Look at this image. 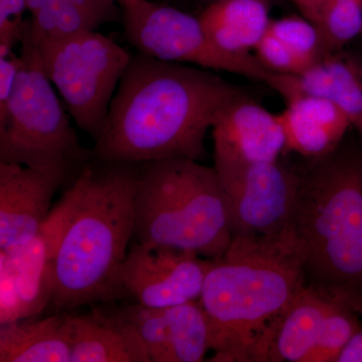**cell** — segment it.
Wrapping results in <instances>:
<instances>
[{
	"label": "cell",
	"instance_id": "1",
	"mask_svg": "<svg viewBox=\"0 0 362 362\" xmlns=\"http://www.w3.org/2000/svg\"><path fill=\"white\" fill-rule=\"evenodd\" d=\"M245 94L206 69L139 52L119 83L92 158L124 164L202 161L207 133L226 107Z\"/></svg>",
	"mask_w": 362,
	"mask_h": 362
},
{
	"label": "cell",
	"instance_id": "2",
	"mask_svg": "<svg viewBox=\"0 0 362 362\" xmlns=\"http://www.w3.org/2000/svg\"><path fill=\"white\" fill-rule=\"evenodd\" d=\"M305 284L293 230L233 237L214 259L199 299L213 330L211 361L265 362L272 326Z\"/></svg>",
	"mask_w": 362,
	"mask_h": 362
},
{
	"label": "cell",
	"instance_id": "3",
	"mask_svg": "<svg viewBox=\"0 0 362 362\" xmlns=\"http://www.w3.org/2000/svg\"><path fill=\"white\" fill-rule=\"evenodd\" d=\"M292 230L307 284L362 316V144L300 163Z\"/></svg>",
	"mask_w": 362,
	"mask_h": 362
},
{
	"label": "cell",
	"instance_id": "4",
	"mask_svg": "<svg viewBox=\"0 0 362 362\" xmlns=\"http://www.w3.org/2000/svg\"><path fill=\"white\" fill-rule=\"evenodd\" d=\"M96 161V160H95ZM140 164H85L74 182L75 209L59 240L51 305L56 311L110 302L134 235Z\"/></svg>",
	"mask_w": 362,
	"mask_h": 362
},
{
	"label": "cell",
	"instance_id": "5",
	"mask_svg": "<svg viewBox=\"0 0 362 362\" xmlns=\"http://www.w3.org/2000/svg\"><path fill=\"white\" fill-rule=\"evenodd\" d=\"M233 237L216 168L173 158L140 164L133 242L214 259Z\"/></svg>",
	"mask_w": 362,
	"mask_h": 362
},
{
	"label": "cell",
	"instance_id": "6",
	"mask_svg": "<svg viewBox=\"0 0 362 362\" xmlns=\"http://www.w3.org/2000/svg\"><path fill=\"white\" fill-rule=\"evenodd\" d=\"M21 45L16 84L6 103L0 106V162L33 168L87 163L92 151L81 145L52 89L30 21H26Z\"/></svg>",
	"mask_w": 362,
	"mask_h": 362
},
{
	"label": "cell",
	"instance_id": "7",
	"mask_svg": "<svg viewBox=\"0 0 362 362\" xmlns=\"http://www.w3.org/2000/svg\"><path fill=\"white\" fill-rule=\"evenodd\" d=\"M35 42L45 73L69 113L95 141L132 57L96 30Z\"/></svg>",
	"mask_w": 362,
	"mask_h": 362
},
{
	"label": "cell",
	"instance_id": "8",
	"mask_svg": "<svg viewBox=\"0 0 362 362\" xmlns=\"http://www.w3.org/2000/svg\"><path fill=\"white\" fill-rule=\"evenodd\" d=\"M118 4L124 37L140 54L168 63L226 71L264 84L274 74L254 54L232 56L221 52L207 37L199 18L192 14L150 0H120Z\"/></svg>",
	"mask_w": 362,
	"mask_h": 362
},
{
	"label": "cell",
	"instance_id": "9",
	"mask_svg": "<svg viewBox=\"0 0 362 362\" xmlns=\"http://www.w3.org/2000/svg\"><path fill=\"white\" fill-rule=\"evenodd\" d=\"M279 160L216 169L232 237H277L292 230L300 163Z\"/></svg>",
	"mask_w": 362,
	"mask_h": 362
},
{
	"label": "cell",
	"instance_id": "10",
	"mask_svg": "<svg viewBox=\"0 0 362 362\" xmlns=\"http://www.w3.org/2000/svg\"><path fill=\"white\" fill-rule=\"evenodd\" d=\"M76 199L73 185L35 238L11 254L0 251V325L39 317L51 305L54 257Z\"/></svg>",
	"mask_w": 362,
	"mask_h": 362
},
{
	"label": "cell",
	"instance_id": "11",
	"mask_svg": "<svg viewBox=\"0 0 362 362\" xmlns=\"http://www.w3.org/2000/svg\"><path fill=\"white\" fill-rule=\"evenodd\" d=\"M213 264L194 252L133 242L121 269L119 291L150 308L199 301Z\"/></svg>",
	"mask_w": 362,
	"mask_h": 362
},
{
	"label": "cell",
	"instance_id": "12",
	"mask_svg": "<svg viewBox=\"0 0 362 362\" xmlns=\"http://www.w3.org/2000/svg\"><path fill=\"white\" fill-rule=\"evenodd\" d=\"M76 164L33 168L0 162V251L16 252L40 232Z\"/></svg>",
	"mask_w": 362,
	"mask_h": 362
},
{
	"label": "cell",
	"instance_id": "13",
	"mask_svg": "<svg viewBox=\"0 0 362 362\" xmlns=\"http://www.w3.org/2000/svg\"><path fill=\"white\" fill-rule=\"evenodd\" d=\"M211 135L216 169L243 168L285 156L280 116L247 94L226 107L214 123Z\"/></svg>",
	"mask_w": 362,
	"mask_h": 362
},
{
	"label": "cell",
	"instance_id": "14",
	"mask_svg": "<svg viewBox=\"0 0 362 362\" xmlns=\"http://www.w3.org/2000/svg\"><path fill=\"white\" fill-rule=\"evenodd\" d=\"M266 85L284 100L298 95L327 100L354 126L362 120V59L344 49L327 52L299 75L273 74Z\"/></svg>",
	"mask_w": 362,
	"mask_h": 362
},
{
	"label": "cell",
	"instance_id": "15",
	"mask_svg": "<svg viewBox=\"0 0 362 362\" xmlns=\"http://www.w3.org/2000/svg\"><path fill=\"white\" fill-rule=\"evenodd\" d=\"M285 102V110L279 113L285 134V156L322 158L334 151L354 128L341 109L322 98L298 95Z\"/></svg>",
	"mask_w": 362,
	"mask_h": 362
},
{
	"label": "cell",
	"instance_id": "16",
	"mask_svg": "<svg viewBox=\"0 0 362 362\" xmlns=\"http://www.w3.org/2000/svg\"><path fill=\"white\" fill-rule=\"evenodd\" d=\"M331 299L306 283L272 326L265 362H308Z\"/></svg>",
	"mask_w": 362,
	"mask_h": 362
},
{
	"label": "cell",
	"instance_id": "17",
	"mask_svg": "<svg viewBox=\"0 0 362 362\" xmlns=\"http://www.w3.org/2000/svg\"><path fill=\"white\" fill-rule=\"evenodd\" d=\"M71 362H151L132 324L120 314L70 315Z\"/></svg>",
	"mask_w": 362,
	"mask_h": 362
},
{
	"label": "cell",
	"instance_id": "18",
	"mask_svg": "<svg viewBox=\"0 0 362 362\" xmlns=\"http://www.w3.org/2000/svg\"><path fill=\"white\" fill-rule=\"evenodd\" d=\"M272 6L268 0H216L199 18L218 49L232 56H247L268 32Z\"/></svg>",
	"mask_w": 362,
	"mask_h": 362
},
{
	"label": "cell",
	"instance_id": "19",
	"mask_svg": "<svg viewBox=\"0 0 362 362\" xmlns=\"http://www.w3.org/2000/svg\"><path fill=\"white\" fill-rule=\"evenodd\" d=\"M0 325V362H71L70 315Z\"/></svg>",
	"mask_w": 362,
	"mask_h": 362
},
{
	"label": "cell",
	"instance_id": "20",
	"mask_svg": "<svg viewBox=\"0 0 362 362\" xmlns=\"http://www.w3.org/2000/svg\"><path fill=\"white\" fill-rule=\"evenodd\" d=\"M168 362H201L213 349L211 321L201 302L168 307Z\"/></svg>",
	"mask_w": 362,
	"mask_h": 362
},
{
	"label": "cell",
	"instance_id": "21",
	"mask_svg": "<svg viewBox=\"0 0 362 362\" xmlns=\"http://www.w3.org/2000/svg\"><path fill=\"white\" fill-rule=\"evenodd\" d=\"M312 23L328 52L341 51L362 33V0H323Z\"/></svg>",
	"mask_w": 362,
	"mask_h": 362
},
{
	"label": "cell",
	"instance_id": "22",
	"mask_svg": "<svg viewBox=\"0 0 362 362\" xmlns=\"http://www.w3.org/2000/svg\"><path fill=\"white\" fill-rule=\"evenodd\" d=\"M361 317L349 305L332 298L308 362H337L343 350L361 328Z\"/></svg>",
	"mask_w": 362,
	"mask_h": 362
},
{
	"label": "cell",
	"instance_id": "23",
	"mask_svg": "<svg viewBox=\"0 0 362 362\" xmlns=\"http://www.w3.org/2000/svg\"><path fill=\"white\" fill-rule=\"evenodd\" d=\"M268 32L297 57L306 70L329 52L324 45L318 28L304 16H288L272 20Z\"/></svg>",
	"mask_w": 362,
	"mask_h": 362
},
{
	"label": "cell",
	"instance_id": "24",
	"mask_svg": "<svg viewBox=\"0 0 362 362\" xmlns=\"http://www.w3.org/2000/svg\"><path fill=\"white\" fill-rule=\"evenodd\" d=\"M118 313L134 326L146 346L151 362H168V321L165 309L150 308L135 303Z\"/></svg>",
	"mask_w": 362,
	"mask_h": 362
},
{
	"label": "cell",
	"instance_id": "25",
	"mask_svg": "<svg viewBox=\"0 0 362 362\" xmlns=\"http://www.w3.org/2000/svg\"><path fill=\"white\" fill-rule=\"evenodd\" d=\"M28 0H0V57H7L21 44L26 21Z\"/></svg>",
	"mask_w": 362,
	"mask_h": 362
},
{
	"label": "cell",
	"instance_id": "26",
	"mask_svg": "<svg viewBox=\"0 0 362 362\" xmlns=\"http://www.w3.org/2000/svg\"><path fill=\"white\" fill-rule=\"evenodd\" d=\"M21 66V57L13 52L7 57H0V106L6 104L11 96Z\"/></svg>",
	"mask_w": 362,
	"mask_h": 362
},
{
	"label": "cell",
	"instance_id": "27",
	"mask_svg": "<svg viewBox=\"0 0 362 362\" xmlns=\"http://www.w3.org/2000/svg\"><path fill=\"white\" fill-rule=\"evenodd\" d=\"M337 362H362V325L343 350Z\"/></svg>",
	"mask_w": 362,
	"mask_h": 362
},
{
	"label": "cell",
	"instance_id": "28",
	"mask_svg": "<svg viewBox=\"0 0 362 362\" xmlns=\"http://www.w3.org/2000/svg\"><path fill=\"white\" fill-rule=\"evenodd\" d=\"M291 1L299 9L301 16L312 23L323 0H291Z\"/></svg>",
	"mask_w": 362,
	"mask_h": 362
},
{
	"label": "cell",
	"instance_id": "29",
	"mask_svg": "<svg viewBox=\"0 0 362 362\" xmlns=\"http://www.w3.org/2000/svg\"><path fill=\"white\" fill-rule=\"evenodd\" d=\"M49 0H28V9L30 16L39 11Z\"/></svg>",
	"mask_w": 362,
	"mask_h": 362
},
{
	"label": "cell",
	"instance_id": "30",
	"mask_svg": "<svg viewBox=\"0 0 362 362\" xmlns=\"http://www.w3.org/2000/svg\"><path fill=\"white\" fill-rule=\"evenodd\" d=\"M209 2L216 1V0H209ZM272 6H285L288 4V0H268Z\"/></svg>",
	"mask_w": 362,
	"mask_h": 362
},
{
	"label": "cell",
	"instance_id": "31",
	"mask_svg": "<svg viewBox=\"0 0 362 362\" xmlns=\"http://www.w3.org/2000/svg\"><path fill=\"white\" fill-rule=\"evenodd\" d=\"M354 129L356 130L357 134H358L359 140H361L362 144V120L357 122L356 125L354 126Z\"/></svg>",
	"mask_w": 362,
	"mask_h": 362
},
{
	"label": "cell",
	"instance_id": "32",
	"mask_svg": "<svg viewBox=\"0 0 362 362\" xmlns=\"http://www.w3.org/2000/svg\"><path fill=\"white\" fill-rule=\"evenodd\" d=\"M116 1H117V2H119V1H120V0H116Z\"/></svg>",
	"mask_w": 362,
	"mask_h": 362
}]
</instances>
